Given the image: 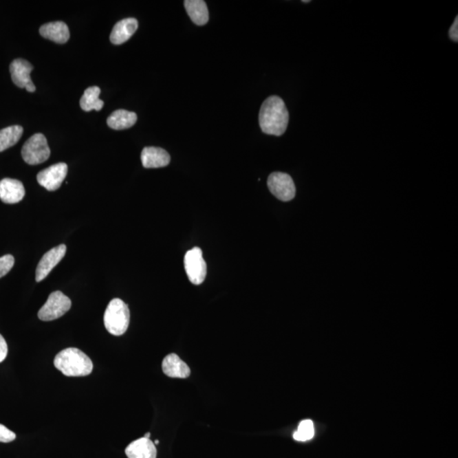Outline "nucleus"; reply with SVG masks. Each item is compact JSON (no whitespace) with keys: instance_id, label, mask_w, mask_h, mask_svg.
<instances>
[{"instance_id":"nucleus-1","label":"nucleus","mask_w":458,"mask_h":458,"mask_svg":"<svg viewBox=\"0 0 458 458\" xmlns=\"http://www.w3.org/2000/svg\"><path fill=\"white\" fill-rule=\"evenodd\" d=\"M289 119V111L281 98L269 97L261 105L259 123L264 133L269 135H283L288 127Z\"/></svg>"},{"instance_id":"nucleus-2","label":"nucleus","mask_w":458,"mask_h":458,"mask_svg":"<svg viewBox=\"0 0 458 458\" xmlns=\"http://www.w3.org/2000/svg\"><path fill=\"white\" fill-rule=\"evenodd\" d=\"M54 364L67 377H85L92 373V361L85 352L78 348H67L54 358Z\"/></svg>"},{"instance_id":"nucleus-3","label":"nucleus","mask_w":458,"mask_h":458,"mask_svg":"<svg viewBox=\"0 0 458 458\" xmlns=\"http://www.w3.org/2000/svg\"><path fill=\"white\" fill-rule=\"evenodd\" d=\"M130 322L129 305L121 299H113L109 303L105 312V329L112 336H120L125 334Z\"/></svg>"},{"instance_id":"nucleus-4","label":"nucleus","mask_w":458,"mask_h":458,"mask_svg":"<svg viewBox=\"0 0 458 458\" xmlns=\"http://www.w3.org/2000/svg\"><path fill=\"white\" fill-rule=\"evenodd\" d=\"M21 155L29 165H39L46 162L50 156V149L45 136L42 133L32 135L24 144Z\"/></svg>"},{"instance_id":"nucleus-5","label":"nucleus","mask_w":458,"mask_h":458,"mask_svg":"<svg viewBox=\"0 0 458 458\" xmlns=\"http://www.w3.org/2000/svg\"><path fill=\"white\" fill-rule=\"evenodd\" d=\"M72 301L61 292H54L50 294L46 303L39 312V318L42 321H53L63 317L70 310Z\"/></svg>"},{"instance_id":"nucleus-6","label":"nucleus","mask_w":458,"mask_h":458,"mask_svg":"<svg viewBox=\"0 0 458 458\" xmlns=\"http://www.w3.org/2000/svg\"><path fill=\"white\" fill-rule=\"evenodd\" d=\"M184 268L193 285H199L205 281L207 267L202 250L199 247H195L185 254Z\"/></svg>"},{"instance_id":"nucleus-7","label":"nucleus","mask_w":458,"mask_h":458,"mask_svg":"<svg viewBox=\"0 0 458 458\" xmlns=\"http://www.w3.org/2000/svg\"><path fill=\"white\" fill-rule=\"evenodd\" d=\"M269 190L282 201H290L296 196V185L292 177L285 173H272L268 177Z\"/></svg>"},{"instance_id":"nucleus-8","label":"nucleus","mask_w":458,"mask_h":458,"mask_svg":"<svg viewBox=\"0 0 458 458\" xmlns=\"http://www.w3.org/2000/svg\"><path fill=\"white\" fill-rule=\"evenodd\" d=\"M67 172L68 166L65 163H57L38 174V183L47 190L56 191L63 184Z\"/></svg>"},{"instance_id":"nucleus-9","label":"nucleus","mask_w":458,"mask_h":458,"mask_svg":"<svg viewBox=\"0 0 458 458\" xmlns=\"http://www.w3.org/2000/svg\"><path fill=\"white\" fill-rule=\"evenodd\" d=\"M32 70V65L23 59L14 60L10 65V72L14 85L19 88L27 89L30 93H34L36 90L30 76Z\"/></svg>"},{"instance_id":"nucleus-10","label":"nucleus","mask_w":458,"mask_h":458,"mask_svg":"<svg viewBox=\"0 0 458 458\" xmlns=\"http://www.w3.org/2000/svg\"><path fill=\"white\" fill-rule=\"evenodd\" d=\"M65 252H67V246L60 245L43 254L36 270V281L41 282L46 279L50 272L63 259Z\"/></svg>"},{"instance_id":"nucleus-11","label":"nucleus","mask_w":458,"mask_h":458,"mask_svg":"<svg viewBox=\"0 0 458 458\" xmlns=\"http://www.w3.org/2000/svg\"><path fill=\"white\" fill-rule=\"evenodd\" d=\"M25 188L21 181L3 178L0 181V199L6 204H17L25 197Z\"/></svg>"},{"instance_id":"nucleus-12","label":"nucleus","mask_w":458,"mask_h":458,"mask_svg":"<svg viewBox=\"0 0 458 458\" xmlns=\"http://www.w3.org/2000/svg\"><path fill=\"white\" fill-rule=\"evenodd\" d=\"M141 162L145 168H160L168 165L171 157L162 148L145 147L141 153Z\"/></svg>"},{"instance_id":"nucleus-13","label":"nucleus","mask_w":458,"mask_h":458,"mask_svg":"<svg viewBox=\"0 0 458 458\" xmlns=\"http://www.w3.org/2000/svg\"><path fill=\"white\" fill-rule=\"evenodd\" d=\"M139 23L135 18H127L118 21L112 29L110 36L111 42L113 45H122L135 34Z\"/></svg>"},{"instance_id":"nucleus-14","label":"nucleus","mask_w":458,"mask_h":458,"mask_svg":"<svg viewBox=\"0 0 458 458\" xmlns=\"http://www.w3.org/2000/svg\"><path fill=\"white\" fill-rule=\"evenodd\" d=\"M162 370L166 376L186 379L190 375V369L179 356L176 354L166 356L162 362Z\"/></svg>"},{"instance_id":"nucleus-15","label":"nucleus","mask_w":458,"mask_h":458,"mask_svg":"<svg viewBox=\"0 0 458 458\" xmlns=\"http://www.w3.org/2000/svg\"><path fill=\"white\" fill-rule=\"evenodd\" d=\"M129 458H156V447L151 439L140 438L127 446L125 450Z\"/></svg>"},{"instance_id":"nucleus-16","label":"nucleus","mask_w":458,"mask_h":458,"mask_svg":"<svg viewBox=\"0 0 458 458\" xmlns=\"http://www.w3.org/2000/svg\"><path fill=\"white\" fill-rule=\"evenodd\" d=\"M42 37L57 43H67L70 39V31L63 21H56L43 25L39 29Z\"/></svg>"},{"instance_id":"nucleus-17","label":"nucleus","mask_w":458,"mask_h":458,"mask_svg":"<svg viewBox=\"0 0 458 458\" xmlns=\"http://www.w3.org/2000/svg\"><path fill=\"white\" fill-rule=\"evenodd\" d=\"M185 9L193 23L198 25H206L209 21L208 8L203 0H186Z\"/></svg>"},{"instance_id":"nucleus-18","label":"nucleus","mask_w":458,"mask_h":458,"mask_svg":"<svg viewBox=\"0 0 458 458\" xmlns=\"http://www.w3.org/2000/svg\"><path fill=\"white\" fill-rule=\"evenodd\" d=\"M137 119L138 116L134 112L118 110L109 116L107 124L115 130L127 129L135 124Z\"/></svg>"},{"instance_id":"nucleus-19","label":"nucleus","mask_w":458,"mask_h":458,"mask_svg":"<svg viewBox=\"0 0 458 458\" xmlns=\"http://www.w3.org/2000/svg\"><path fill=\"white\" fill-rule=\"evenodd\" d=\"M100 94L99 87L94 86L87 89L80 100V107L87 112L93 110L100 111L104 107V101L100 100Z\"/></svg>"},{"instance_id":"nucleus-20","label":"nucleus","mask_w":458,"mask_h":458,"mask_svg":"<svg viewBox=\"0 0 458 458\" xmlns=\"http://www.w3.org/2000/svg\"><path fill=\"white\" fill-rule=\"evenodd\" d=\"M23 134V127L14 125L0 130V152L14 146Z\"/></svg>"},{"instance_id":"nucleus-21","label":"nucleus","mask_w":458,"mask_h":458,"mask_svg":"<svg viewBox=\"0 0 458 458\" xmlns=\"http://www.w3.org/2000/svg\"><path fill=\"white\" fill-rule=\"evenodd\" d=\"M314 425L310 419L301 421L297 431L294 433V439L297 441H307L314 438Z\"/></svg>"},{"instance_id":"nucleus-22","label":"nucleus","mask_w":458,"mask_h":458,"mask_svg":"<svg viewBox=\"0 0 458 458\" xmlns=\"http://www.w3.org/2000/svg\"><path fill=\"white\" fill-rule=\"evenodd\" d=\"M14 264V258L12 254H6L0 257V279L5 277L12 270Z\"/></svg>"},{"instance_id":"nucleus-23","label":"nucleus","mask_w":458,"mask_h":458,"mask_svg":"<svg viewBox=\"0 0 458 458\" xmlns=\"http://www.w3.org/2000/svg\"><path fill=\"white\" fill-rule=\"evenodd\" d=\"M16 438L17 435L14 432L10 430L8 428L5 426V425L0 424V442H12L14 441V439Z\"/></svg>"},{"instance_id":"nucleus-24","label":"nucleus","mask_w":458,"mask_h":458,"mask_svg":"<svg viewBox=\"0 0 458 458\" xmlns=\"http://www.w3.org/2000/svg\"><path fill=\"white\" fill-rule=\"evenodd\" d=\"M7 355H8V345L5 338L0 334V363L5 361Z\"/></svg>"},{"instance_id":"nucleus-25","label":"nucleus","mask_w":458,"mask_h":458,"mask_svg":"<svg viewBox=\"0 0 458 458\" xmlns=\"http://www.w3.org/2000/svg\"><path fill=\"white\" fill-rule=\"evenodd\" d=\"M449 36L452 41H458V17H456V19L454 21L452 27L450 28Z\"/></svg>"},{"instance_id":"nucleus-26","label":"nucleus","mask_w":458,"mask_h":458,"mask_svg":"<svg viewBox=\"0 0 458 458\" xmlns=\"http://www.w3.org/2000/svg\"><path fill=\"white\" fill-rule=\"evenodd\" d=\"M150 437H151L150 433H147V434H145L144 438L150 439Z\"/></svg>"},{"instance_id":"nucleus-27","label":"nucleus","mask_w":458,"mask_h":458,"mask_svg":"<svg viewBox=\"0 0 458 458\" xmlns=\"http://www.w3.org/2000/svg\"><path fill=\"white\" fill-rule=\"evenodd\" d=\"M155 445H158L159 444V441H155L154 443Z\"/></svg>"}]
</instances>
